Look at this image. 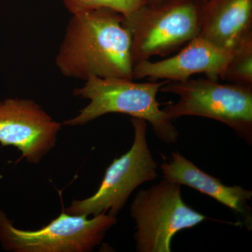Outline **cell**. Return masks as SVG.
<instances>
[{"label":"cell","instance_id":"1","mask_svg":"<svg viewBox=\"0 0 252 252\" xmlns=\"http://www.w3.org/2000/svg\"><path fill=\"white\" fill-rule=\"evenodd\" d=\"M56 63L67 77L134 80L132 37L123 15L109 9L72 14Z\"/></svg>","mask_w":252,"mask_h":252},{"label":"cell","instance_id":"2","mask_svg":"<svg viewBox=\"0 0 252 252\" xmlns=\"http://www.w3.org/2000/svg\"><path fill=\"white\" fill-rule=\"evenodd\" d=\"M167 82L91 77L74 91V95L88 99L89 104L75 117L64 121L63 125L82 126L106 114L119 113L149 122L159 140L164 143L175 144L178 130L157 100L160 88Z\"/></svg>","mask_w":252,"mask_h":252},{"label":"cell","instance_id":"3","mask_svg":"<svg viewBox=\"0 0 252 252\" xmlns=\"http://www.w3.org/2000/svg\"><path fill=\"white\" fill-rule=\"evenodd\" d=\"M203 2L149 1L124 18L132 37L134 65L154 56L166 58L200 34Z\"/></svg>","mask_w":252,"mask_h":252},{"label":"cell","instance_id":"4","mask_svg":"<svg viewBox=\"0 0 252 252\" xmlns=\"http://www.w3.org/2000/svg\"><path fill=\"white\" fill-rule=\"evenodd\" d=\"M160 91L180 97L177 103L162 109L172 122L186 116L207 118L228 126L252 144V86L190 78L185 81H168Z\"/></svg>","mask_w":252,"mask_h":252},{"label":"cell","instance_id":"5","mask_svg":"<svg viewBox=\"0 0 252 252\" xmlns=\"http://www.w3.org/2000/svg\"><path fill=\"white\" fill-rule=\"evenodd\" d=\"M130 215L136 223L138 252H172V238L177 233L208 220L185 203L180 185L165 179L138 192L131 204Z\"/></svg>","mask_w":252,"mask_h":252},{"label":"cell","instance_id":"6","mask_svg":"<svg viewBox=\"0 0 252 252\" xmlns=\"http://www.w3.org/2000/svg\"><path fill=\"white\" fill-rule=\"evenodd\" d=\"M131 123L135 136L128 152L113 160L94 195L74 200L66 213L89 217L108 212L117 217L137 187L157 178L158 165L147 144V122L132 118Z\"/></svg>","mask_w":252,"mask_h":252},{"label":"cell","instance_id":"7","mask_svg":"<svg viewBox=\"0 0 252 252\" xmlns=\"http://www.w3.org/2000/svg\"><path fill=\"white\" fill-rule=\"evenodd\" d=\"M116 223L117 217L104 212L89 219L64 211L40 229L26 230L0 211V240L5 250L15 252H89Z\"/></svg>","mask_w":252,"mask_h":252},{"label":"cell","instance_id":"8","mask_svg":"<svg viewBox=\"0 0 252 252\" xmlns=\"http://www.w3.org/2000/svg\"><path fill=\"white\" fill-rule=\"evenodd\" d=\"M61 126L31 99L0 102V144L16 147L31 163H39L54 148Z\"/></svg>","mask_w":252,"mask_h":252},{"label":"cell","instance_id":"9","mask_svg":"<svg viewBox=\"0 0 252 252\" xmlns=\"http://www.w3.org/2000/svg\"><path fill=\"white\" fill-rule=\"evenodd\" d=\"M230 55V51L198 36L171 57L136 63L134 80L185 81L198 74H204L213 80H222Z\"/></svg>","mask_w":252,"mask_h":252},{"label":"cell","instance_id":"10","mask_svg":"<svg viewBox=\"0 0 252 252\" xmlns=\"http://www.w3.org/2000/svg\"><path fill=\"white\" fill-rule=\"evenodd\" d=\"M160 168L164 179L195 189L229 207L243 217L245 225L251 229L252 210L249 201L252 200V190L240 186L223 185L220 179L200 170L178 152H172L171 157L163 162Z\"/></svg>","mask_w":252,"mask_h":252},{"label":"cell","instance_id":"11","mask_svg":"<svg viewBox=\"0 0 252 252\" xmlns=\"http://www.w3.org/2000/svg\"><path fill=\"white\" fill-rule=\"evenodd\" d=\"M199 36L232 52L252 37V0H208L203 3Z\"/></svg>","mask_w":252,"mask_h":252},{"label":"cell","instance_id":"12","mask_svg":"<svg viewBox=\"0 0 252 252\" xmlns=\"http://www.w3.org/2000/svg\"><path fill=\"white\" fill-rule=\"evenodd\" d=\"M222 80L252 86V37L232 51Z\"/></svg>","mask_w":252,"mask_h":252},{"label":"cell","instance_id":"13","mask_svg":"<svg viewBox=\"0 0 252 252\" xmlns=\"http://www.w3.org/2000/svg\"><path fill=\"white\" fill-rule=\"evenodd\" d=\"M72 14L95 9H109L127 17L147 4L149 0H62Z\"/></svg>","mask_w":252,"mask_h":252},{"label":"cell","instance_id":"14","mask_svg":"<svg viewBox=\"0 0 252 252\" xmlns=\"http://www.w3.org/2000/svg\"><path fill=\"white\" fill-rule=\"evenodd\" d=\"M149 1H161V0H149ZM196 1H200V2H206V1H208V0H196Z\"/></svg>","mask_w":252,"mask_h":252}]
</instances>
